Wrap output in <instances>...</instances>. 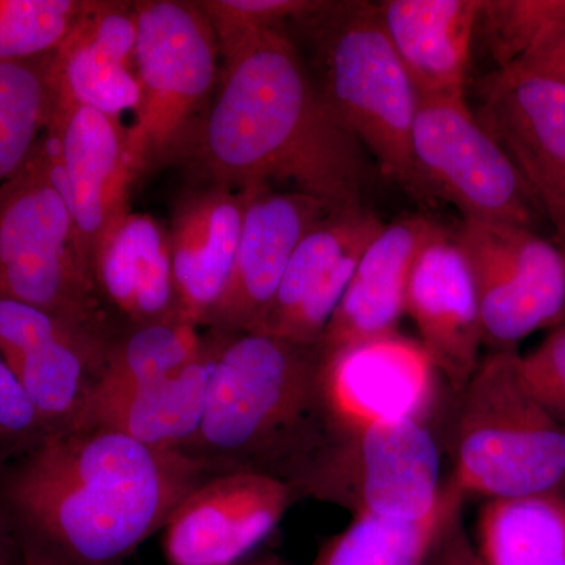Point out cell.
Instances as JSON below:
<instances>
[{
    "instance_id": "cell-28",
    "label": "cell",
    "mask_w": 565,
    "mask_h": 565,
    "mask_svg": "<svg viewBox=\"0 0 565 565\" xmlns=\"http://www.w3.org/2000/svg\"><path fill=\"white\" fill-rule=\"evenodd\" d=\"M565 31V0H481L476 35L497 63L511 68Z\"/></svg>"
},
{
    "instance_id": "cell-19",
    "label": "cell",
    "mask_w": 565,
    "mask_h": 565,
    "mask_svg": "<svg viewBox=\"0 0 565 565\" xmlns=\"http://www.w3.org/2000/svg\"><path fill=\"white\" fill-rule=\"evenodd\" d=\"M248 191L204 184L181 200L169 230L174 292L184 321L203 329L232 274Z\"/></svg>"
},
{
    "instance_id": "cell-32",
    "label": "cell",
    "mask_w": 565,
    "mask_h": 565,
    "mask_svg": "<svg viewBox=\"0 0 565 565\" xmlns=\"http://www.w3.org/2000/svg\"><path fill=\"white\" fill-rule=\"evenodd\" d=\"M50 437L31 397L0 356V471Z\"/></svg>"
},
{
    "instance_id": "cell-31",
    "label": "cell",
    "mask_w": 565,
    "mask_h": 565,
    "mask_svg": "<svg viewBox=\"0 0 565 565\" xmlns=\"http://www.w3.org/2000/svg\"><path fill=\"white\" fill-rule=\"evenodd\" d=\"M109 330L82 326L46 313L31 305L0 297V356L3 362L24 355V353L54 343L73 340L88 334H114Z\"/></svg>"
},
{
    "instance_id": "cell-4",
    "label": "cell",
    "mask_w": 565,
    "mask_h": 565,
    "mask_svg": "<svg viewBox=\"0 0 565 565\" xmlns=\"http://www.w3.org/2000/svg\"><path fill=\"white\" fill-rule=\"evenodd\" d=\"M315 44V81L338 121L379 172L416 202L433 203L416 170L418 92L371 2H330L297 21Z\"/></svg>"
},
{
    "instance_id": "cell-11",
    "label": "cell",
    "mask_w": 565,
    "mask_h": 565,
    "mask_svg": "<svg viewBox=\"0 0 565 565\" xmlns=\"http://www.w3.org/2000/svg\"><path fill=\"white\" fill-rule=\"evenodd\" d=\"M438 374L419 340L399 332L322 353L319 399L330 437L405 419L427 422Z\"/></svg>"
},
{
    "instance_id": "cell-22",
    "label": "cell",
    "mask_w": 565,
    "mask_h": 565,
    "mask_svg": "<svg viewBox=\"0 0 565 565\" xmlns=\"http://www.w3.org/2000/svg\"><path fill=\"white\" fill-rule=\"evenodd\" d=\"M206 345L184 370L161 381L96 393L85 411L82 427H99L128 435L159 449L181 452L202 426L218 333L206 330Z\"/></svg>"
},
{
    "instance_id": "cell-17",
    "label": "cell",
    "mask_w": 565,
    "mask_h": 565,
    "mask_svg": "<svg viewBox=\"0 0 565 565\" xmlns=\"http://www.w3.org/2000/svg\"><path fill=\"white\" fill-rule=\"evenodd\" d=\"M405 313L441 377L462 393L481 359V315L470 267L451 232L427 244L412 267Z\"/></svg>"
},
{
    "instance_id": "cell-10",
    "label": "cell",
    "mask_w": 565,
    "mask_h": 565,
    "mask_svg": "<svg viewBox=\"0 0 565 565\" xmlns=\"http://www.w3.org/2000/svg\"><path fill=\"white\" fill-rule=\"evenodd\" d=\"M451 237L470 267L490 351L516 352L537 330L565 322V253L541 234L462 221Z\"/></svg>"
},
{
    "instance_id": "cell-33",
    "label": "cell",
    "mask_w": 565,
    "mask_h": 565,
    "mask_svg": "<svg viewBox=\"0 0 565 565\" xmlns=\"http://www.w3.org/2000/svg\"><path fill=\"white\" fill-rule=\"evenodd\" d=\"M520 366L539 399L565 427V322L533 352L520 355Z\"/></svg>"
},
{
    "instance_id": "cell-27",
    "label": "cell",
    "mask_w": 565,
    "mask_h": 565,
    "mask_svg": "<svg viewBox=\"0 0 565 565\" xmlns=\"http://www.w3.org/2000/svg\"><path fill=\"white\" fill-rule=\"evenodd\" d=\"M52 81L58 98L99 110L114 120L137 109L136 68L121 62L76 28L52 55ZM121 121V120H120Z\"/></svg>"
},
{
    "instance_id": "cell-14",
    "label": "cell",
    "mask_w": 565,
    "mask_h": 565,
    "mask_svg": "<svg viewBox=\"0 0 565 565\" xmlns=\"http://www.w3.org/2000/svg\"><path fill=\"white\" fill-rule=\"evenodd\" d=\"M476 99V120L511 158L559 230L565 218V84L512 66L486 74Z\"/></svg>"
},
{
    "instance_id": "cell-38",
    "label": "cell",
    "mask_w": 565,
    "mask_h": 565,
    "mask_svg": "<svg viewBox=\"0 0 565 565\" xmlns=\"http://www.w3.org/2000/svg\"><path fill=\"white\" fill-rule=\"evenodd\" d=\"M559 233L563 234V237L565 241V218H564L563 225H561Z\"/></svg>"
},
{
    "instance_id": "cell-34",
    "label": "cell",
    "mask_w": 565,
    "mask_h": 565,
    "mask_svg": "<svg viewBox=\"0 0 565 565\" xmlns=\"http://www.w3.org/2000/svg\"><path fill=\"white\" fill-rule=\"evenodd\" d=\"M512 68V66H511ZM514 68L531 71L565 84V31L527 55Z\"/></svg>"
},
{
    "instance_id": "cell-20",
    "label": "cell",
    "mask_w": 565,
    "mask_h": 565,
    "mask_svg": "<svg viewBox=\"0 0 565 565\" xmlns=\"http://www.w3.org/2000/svg\"><path fill=\"white\" fill-rule=\"evenodd\" d=\"M375 6L419 98L467 99L481 0H385Z\"/></svg>"
},
{
    "instance_id": "cell-16",
    "label": "cell",
    "mask_w": 565,
    "mask_h": 565,
    "mask_svg": "<svg viewBox=\"0 0 565 565\" xmlns=\"http://www.w3.org/2000/svg\"><path fill=\"white\" fill-rule=\"evenodd\" d=\"M384 226L364 204L337 207L311 226L289 259L263 333L292 343H321L364 248Z\"/></svg>"
},
{
    "instance_id": "cell-12",
    "label": "cell",
    "mask_w": 565,
    "mask_h": 565,
    "mask_svg": "<svg viewBox=\"0 0 565 565\" xmlns=\"http://www.w3.org/2000/svg\"><path fill=\"white\" fill-rule=\"evenodd\" d=\"M297 494L275 476L225 471L199 482L163 526L169 565H237L278 526Z\"/></svg>"
},
{
    "instance_id": "cell-3",
    "label": "cell",
    "mask_w": 565,
    "mask_h": 565,
    "mask_svg": "<svg viewBox=\"0 0 565 565\" xmlns=\"http://www.w3.org/2000/svg\"><path fill=\"white\" fill-rule=\"evenodd\" d=\"M321 360L319 345L218 333L202 426L181 455L217 473L256 471L296 484L330 437L319 399Z\"/></svg>"
},
{
    "instance_id": "cell-30",
    "label": "cell",
    "mask_w": 565,
    "mask_h": 565,
    "mask_svg": "<svg viewBox=\"0 0 565 565\" xmlns=\"http://www.w3.org/2000/svg\"><path fill=\"white\" fill-rule=\"evenodd\" d=\"M217 39L218 51L228 54L244 40L285 28L321 10L326 0H202L199 2Z\"/></svg>"
},
{
    "instance_id": "cell-37",
    "label": "cell",
    "mask_w": 565,
    "mask_h": 565,
    "mask_svg": "<svg viewBox=\"0 0 565 565\" xmlns=\"http://www.w3.org/2000/svg\"><path fill=\"white\" fill-rule=\"evenodd\" d=\"M237 565H285L281 563H278V561H259V563H252V564H237Z\"/></svg>"
},
{
    "instance_id": "cell-24",
    "label": "cell",
    "mask_w": 565,
    "mask_h": 565,
    "mask_svg": "<svg viewBox=\"0 0 565 565\" xmlns=\"http://www.w3.org/2000/svg\"><path fill=\"white\" fill-rule=\"evenodd\" d=\"M475 550L482 565H565V492L486 501Z\"/></svg>"
},
{
    "instance_id": "cell-23",
    "label": "cell",
    "mask_w": 565,
    "mask_h": 565,
    "mask_svg": "<svg viewBox=\"0 0 565 565\" xmlns=\"http://www.w3.org/2000/svg\"><path fill=\"white\" fill-rule=\"evenodd\" d=\"M465 497L451 481L434 511L418 520L352 516L311 565H426L460 519Z\"/></svg>"
},
{
    "instance_id": "cell-5",
    "label": "cell",
    "mask_w": 565,
    "mask_h": 565,
    "mask_svg": "<svg viewBox=\"0 0 565 565\" xmlns=\"http://www.w3.org/2000/svg\"><path fill=\"white\" fill-rule=\"evenodd\" d=\"M460 394L451 482L463 497L565 492V427L527 384L519 352H490Z\"/></svg>"
},
{
    "instance_id": "cell-15",
    "label": "cell",
    "mask_w": 565,
    "mask_h": 565,
    "mask_svg": "<svg viewBox=\"0 0 565 565\" xmlns=\"http://www.w3.org/2000/svg\"><path fill=\"white\" fill-rule=\"evenodd\" d=\"M247 191L232 274L203 323V329L211 332L263 333L294 250L311 226L337 210L302 192H278L274 188Z\"/></svg>"
},
{
    "instance_id": "cell-25",
    "label": "cell",
    "mask_w": 565,
    "mask_h": 565,
    "mask_svg": "<svg viewBox=\"0 0 565 565\" xmlns=\"http://www.w3.org/2000/svg\"><path fill=\"white\" fill-rule=\"evenodd\" d=\"M206 340V332L188 321L121 326L107 348L93 396L177 374L200 356Z\"/></svg>"
},
{
    "instance_id": "cell-35",
    "label": "cell",
    "mask_w": 565,
    "mask_h": 565,
    "mask_svg": "<svg viewBox=\"0 0 565 565\" xmlns=\"http://www.w3.org/2000/svg\"><path fill=\"white\" fill-rule=\"evenodd\" d=\"M438 565H482L475 545L463 533L460 519L457 520L437 550Z\"/></svg>"
},
{
    "instance_id": "cell-6",
    "label": "cell",
    "mask_w": 565,
    "mask_h": 565,
    "mask_svg": "<svg viewBox=\"0 0 565 565\" xmlns=\"http://www.w3.org/2000/svg\"><path fill=\"white\" fill-rule=\"evenodd\" d=\"M0 297L95 329L120 327L81 262L46 132L21 172L0 185Z\"/></svg>"
},
{
    "instance_id": "cell-9",
    "label": "cell",
    "mask_w": 565,
    "mask_h": 565,
    "mask_svg": "<svg viewBox=\"0 0 565 565\" xmlns=\"http://www.w3.org/2000/svg\"><path fill=\"white\" fill-rule=\"evenodd\" d=\"M412 150L430 202L455 204L462 221L537 232L548 218L514 162L476 120L467 99L419 98Z\"/></svg>"
},
{
    "instance_id": "cell-8",
    "label": "cell",
    "mask_w": 565,
    "mask_h": 565,
    "mask_svg": "<svg viewBox=\"0 0 565 565\" xmlns=\"http://www.w3.org/2000/svg\"><path fill=\"white\" fill-rule=\"evenodd\" d=\"M427 422L377 424L334 435L292 486L299 498L352 516L418 520L440 501V452Z\"/></svg>"
},
{
    "instance_id": "cell-36",
    "label": "cell",
    "mask_w": 565,
    "mask_h": 565,
    "mask_svg": "<svg viewBox=\"0 0 565 565\" xmlns=\"http://www.w3.org/2000/svg\"><path fill=\"white\" fill-rule=\"evenodd\" d=\"M0 565H24L2 505H0Z\"/></svg>"
},
{
    "instance_id": "cell-29",
    "label": "cell",
    "mask_w": 565,
    "mask_h": 565,
    "mask_svg": "<svg viewBox=\"0 0 565 565\" xmlns=\"http://www.w3.org/2000/svg\"><path fill=\"white\" fill-rule=\"evenodd\" d=\"M85 0H0V63L55 54L76 28Z\"/></svg>"
},
{
    "instance_id": "cell-26",
    "label": "cell",
    "mask_w": 565,
    "mask_h": 565,
    "mask_svg": "<svg viewBox=\"0 0 565 565\" xmlns=\"http://www.w3.org/2000/svg\"><path fill=\"white\" fill-rule=\"evenodd\" d=\"M52 55L0 63V185L21 172L54 117Z\"/></svg>"
},
{
    "instance_id": "cell-21",
    "label": "cell",
    "mask_w": 565,
    "mask_h": 565,
    "mask_svg": "<svg viewBox=\"0 0 565 565\" xmlns=\"http://www.w3.org/2000/svg\"><path fill=\"white\" fill-rule=\"evenodd\" d=\"M95 291L121 326L184 321L174 292L169 230L129 212L99 245L90 264Z\"/></svg>"
},
{
    "instance_id": "cell-7",
    "label": "cell",
    "mask_w": 565,
    "mask_h": 565,
    "mask_svg": "<svg viewBox=\"0 0 565 565\" xmlns=\"http://www.w3.org/2000/svg\"><path fill=\"white\" fill-rule=\"evenodd\" d=\"M140 99L126 128L137 177L182 162L212 102L221 51L199 2H136Z\"/></svg>"
},
{
    "instance_id": "cell-2",
    "label": "cell",
    "mask_w": 565,
    "mask_h": 565,
    "mask_svg": "<svg viewBox=\"0 0 565 565\" xmlns=\"http://www.w3.org/2000/svg\"><path fill=\"white\" fill-rule=\"evenodd\" d=\"M217 92L182 162L233 191L289 182L333 207L363 206L379 172L323 102L282 29L222 55Z\"/></svg>"
},
{
    "instance_id": "cell-1",
    "label": "cell",
    "mask_w": 565,
    "mask_h": 565,
    "mask_svg": "<svg viewBox=\"0 0 565 565\" xmlns=\"http://www.w3.org/2000/svg\"><path fill=\"white\" fill-rule=\"evenodd\" d=\"M212 475L181 452L82 427L0 471V505L24 565H121Z\"/></svg>"
},
{
    "instance_id": "cell-13",
    "label": "cell",
    "mask_w": 565,
    "mask_h": 565,
    "mask_svg": "<svg viewBox=\"0 0 565 565\" xmlns=\"http://www.w3.org/2000/svg\"><path fill=\"white\" fill-rule=\"evenodd\" d=\"M46 134L73 215L77 253L90 274L99 245L131 212L129 196L139 177L126 128L99 110L57 96Z\"/></svg>"
},
{
    "instance_id": "cell-18",
    "label": "cell",
    "mask_w": 565,
    "mask_h": 565,
    "mask_svg": "<svg viewBox=\"0 0 565 565\" xmlns=\"http://www.w3.org/2000/svg\"><path fill=\"white\" fill-rule=\"evenodd\" d=\"M448 233L440 223L423 215L385 225L364 248L352 280L323 330L318 344L321 353L397 332L416 258L427 244Z\"/></svg>"
}]
</instances>
